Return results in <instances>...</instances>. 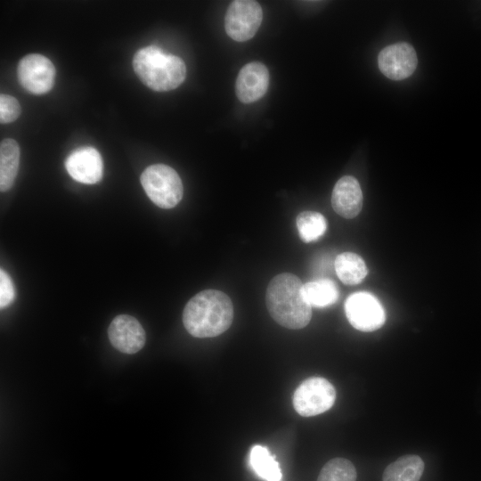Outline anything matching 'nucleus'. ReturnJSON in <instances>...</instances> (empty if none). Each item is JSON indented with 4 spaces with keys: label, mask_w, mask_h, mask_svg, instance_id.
I'll return each mask as SVG.
<instances>
[{
    "label": "nucleus",
    "mask_w": 481,
    "mask_h": 481,
    "mask_svg": "<svg viewBox=\"0 0 481 481\" xmlns=\"http://www.w3.org/2000/svg\"><path fill=\"white\" fill-rule=\"evenodd\" d=\"M233 320L230 298L217 289H205L192 297L184 306L183 323L196 338L216 337L229 329Z\"/></svg>",
    "instance_id": "obj_1"
},
{
    "label": "nucleus",
    "mask_w": 481,
    "mask_h": 481,
    "mask_svg": "<svg viewBox=\"0 0 481 481\" xmlns=\"http://www.w3.org/2000/svg\"><path fill=\"white\" fill-rule=\"evenodd\" d=\"M304 284L295 274L283 273L274 276L265 293L267 310L280 325L299 330L306 327L312 317V306L303 294Z\"/></svg>",
    "instance_id": "obj_2"
},
{
    "label": "nucleus",
    "mask_w": 481,
    "mask_h": 481,
    "mask_svg": "<svg viewBox=\"0 0 481 481\" xmlns=\"http://www.w3.org/2000/svg\"><path fill=\"white\" fill-rule=\"evenodd\" d=\"M133 67L141 81L158 92L175 89L186 77L183 61L155 45L138 50L133 59Z\"/></svg>",
    "instance_id": "obj_3"
},
{
    "label": "nucleus",
    "mask_w": 481,
    "mask_h": 481,
    "mask_svg": "<svg viewBox=\"0 0 481 481\" xmlns=\"http://www.w3.org/2000/svg\"><path fill=\"white\" fill-rule=\"evenodd\" d=\"M140 181L147 196L161 208L175 207L183 198V183L175 169L164 164L149 166Z\"/></svg>",
    "instance_id": "obj_4"
},
{
    "label": "nucleus",
    "mask_w": 481,
    "mask_h": 481,
    "mask_svg": "<svg viewBox=\"0 0 481 481\" xmlns=\"http://www.w3.org/2000/svg\"><path fill=\"white\" fill-rule=\"evenodd\" d=\"M335 399L336 390L329 380L322 377H312L297 387L292 403L299 415L312 417L330 409Z\"/></svg>",
    "instance_id": "obj_5"
},
{
    "label": "nucleus",
    "mask_w": 481,
    "mask_h": 481,
    "mask_svg": "<svg viewBox=\"0 0 481 481\" xmlns=\"http://www.w3.org/2000/svg\"><path fill=\"white\" fill-rule=\"evenodd\" d=\"M263 19L261 5L253 0L232 1L226 11L224 29L234 41L251 39L258 30Z\"/></svg>",
    "instance_id": "obj_6"
},
{
    "label": "nucleus",
    "mask_w": 481,
    "mask_h": 481,
    "mask_svg": "<svg viewBox=\"0 0 481 481\" xmlns=\"http://www.w3.org/2000/svg\"><path fill=\"white\" fill-rule=\"evenodd\" d=\"M345 313L349 323L356 330L374 331L385 323V310L380 302L369 292L350 295L345 303Z\"/></svg>",
    "instance_id": "obj_7"
},
{
    "label": "nucleus",
    "mask_w": 481,
    "mask_h": 481,
    "mask_svg": "<svg viewBox=\"0 0 481 481\" xmlns=\"http://www.w3.org/2000/svg\"><path fill=\"white\" fill-rule=\"evenodd\" d=\"M20 85L29 93L43 94L49 92L54 85L55 68L52 61L37 53L23 57L17 68Z\"/></svg>",
    "instance_id": "obj_8"
},
{
    "label": "nucleus",
    "mask_w": 481,
    "mask_h": 481,
    "mask_svg": "<svg viewBox=\"0 0 481 481\" xmlns=\"http://www.w3.org/2000/svg\"><path fill=\"white\" fill-rule=\"evenodd\" d=\"M417 64L416 51L406 42L387 45L379 52L378 56V65L381 73L395 81L405 79L412 75Z\"/></svg>",
    "instance_id": "obj_9"
},
{
    "label": "nucleus",
    "mask_w": 481,
    "mask_h": 481,
    "mask_svg": "<svg viewBox=\"0 0 481 481\" xmlns=\"http://www.w3.org/2000/svg\"><path fill=\"white\" fill-rule=\"evenodd\" d=\"M108 336L116 349L128 355L140 351L146 340L141 323L127 314H119L112 320L108 329Z\"/></svg>",
    "instance_id": "obj_10"
},
{
    "label": "nucleus",
    "mask_w": 481,
    "mask_h": 481,
    "mask_svg": "<svg viewBox=\"0 0 481 481\" xmlns=\"http://www.w3.org/2000/svg\"><path fill=\"white\" fill-rule=\"evenodd\" d=\"M65 167L69 175L82 183H96L102 177L103 164L101 154L90 146L73 151L67 157Z\"/></svg>",
    "instance_id": "obj_11"
},
{
    "label": "nucleus",
    "mask_w": 481,
    "mask_h": 481,
    "mask_svg": "<svg viewBox=\"0 0 481 481\" xmlns=\"http://www.w3.org/2000/svg\"><path fill=\"white\" fill-rule=\"evenodd\" d=\"M269 86V71L265 64L251 61L240 70L236 83L237 98L243 103H251L262 98Z\"/></svg>",
    "instance_id": "obj_12"
},
{
    "label": "nucleus",
    "mask_w": 481,
    "mask_h": 481,
    "mask_svg": "<svg viewBox=\"0 0 481 481\" xmlns=\"http://www.w3.org/2000/svg\"><path fill=\"white\" fill-rule=\"evenodd\" d=\"M361 186L354 176L345 175L335 184L331 194L334 211L345 218H354L363 207Z\"/></svg>",
    "instance_id": "obj_13"
},
{
    "label": "nucleus",
    "mask_w": 481,
    "mask_h": 481,
    "mask_svg": "<svg viewBox=\"0 0 481 481\" xmlns=\"http://www.w3.org/2000/svg\"><path fill=\"white\" fill-rule=\"evenodd\" d=\"M20 163V147L13 139H4L0 143V190L6 192L14 183Z\"/></svg>",
    "instance_id": "obj_14"
},
{
    "label": "nucleus",
    "mask_w": 481,
    "mask_h": 481,
    "mask_svg": "<svg viewBox=\"0 0 481 481\" xmlns=\"http://www.w3.org/2000/svg\"><path fill=\"white\" fill-rule=\"evenodd\" d=\"M424 461L418 455H404L390 463L384 470L382 481H420Z\"/></svg>",
    "instance_id": "obj_15"
},
{
    "label": "nucleus",
    "mask_w": 481,
    "mask_h": 481,
    "mask_svg": "<svg viewBox=\"0 0 481 481\" xmlns=\"http://www.w3.org/2000/svg\"><path fill=\"white\" fill-rule=\"evenodd\" d=\"M334 266L339 280L347 285L360 283L368 273L363 259L352 252L339 254L335 259Z\"/></svg>",
    "instance_id": "obj_16"
},
{
    "label": "nucleus",
    "mask_w": 481,
    "mask_h": 481,
    "mask_svg": "<svg viewBox=\"0 0 481 481\" xmlns=\"http://www.w3.org/2000/svg\"><path fill=\"white\" fill-rule=\"evenodd\" d=\"M249 464L253 471L265 481H281L282 474L279 463L267 447L256 444L249 452Z\"/></svg>",
    "instance_id": "obj_17"
},
{
    "label": "nucleus",
    "mask_w": 481,
    "mask_h": 481,
    "mask_svg": "<svg viewBox=\"0 0 481 481\" xmlns=\"http://www.w3.org/2000/svg\"><path fill=\"white\" fill-rule=\"evenodd\" d=\"M303 294L311 306L326 307L338 298V289L330 279H318L308 281L303 286Z\"/></svg>",
    "instance_id": "obj_18"
},
{
    "label": "nucleus",
    "mask_w": 481,
    "mask_h": 481,
    "mask_svg": "<svg viewBox=\"0 0 481 481\" xmlns=\"http://www.w3.org/2000/svg\"><path fill=\"white\" fill-rule=\"evenodd\" d=\"M297 228L300 239L311 242L321 238L327 230V221L319 212L303 211L297 216Z\"/></svg>",
    "instance_id": "obj_19"
},
{
    "label": "nucleus",
    "mask_w": 481,
    "mask_h": 481,
    "mask_svg": "<svg viewBox=\"0 0 481 481\" xmlns=\"http://www.w3.org/2000/svg\"><path fill=\"white\" fill-rule=\"evenodd\" d=\"M317 481H356V470L350 461L334 458L322 467Z\"/></svg>",
    "instance_id": "obj_20"
},
{
    "label": "nucleus",
    "mask_w": 481,
    "mask_h": 481,
    "mask_svg": "<svg viewBox=\"0 0 481 481\" xmlns=\"http://www.w3.org/2000/svg\"><path fill=\"white\" fill-rule=\"evenodd\" d=\"M20 114V106L18 101L8 94L0 95V121L3 124L11 123Z\"/></svg>",
    "instance_id": "obj_21"
},
{
    "label": "nucleus",
    "mask_w": 481,
    "mask_h": 481,
    "mask_svg": "<svg viewBox=\"0 0 481 481\" xmlns=\"http://www.w3.org/2000/svg\"><path fill=\"white\" fill-rule=\"evenodd\" d=\"M15 298L13 283L8 273L0 269V307L8 306Z\"/></svg>",
    "instance_id": "obj_22"
},
{
    "label": "nucleus",
    "mask_w": 481,
    "mask_h": 481,
    "mask_svg": "<svg viewBox=\"0 0 481 481\" xmlns=\"http://www.w3.org/2000/svg\"><path fill=\"white\" fill-rule=\"evenodd\" d=\"M281 481H283V480H281Z\"/></svg>",
    "instance_id": "obj_23"
}]
</instances>
